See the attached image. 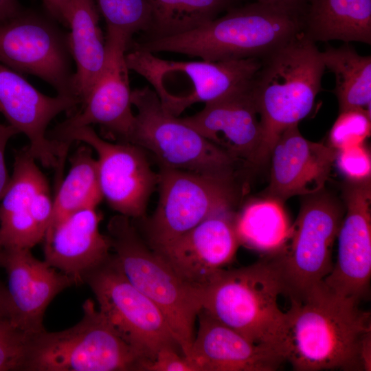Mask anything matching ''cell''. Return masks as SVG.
<instances>
[{
	"label": "cell",
	"instance_id": "cell-1",
	"mask_svg": "<svg viewBox=\"0 0 371 371\" xmlns=\"http://www.w3.org/2000/svg\"><path fill=\"white\" fill-rule=\"evenodd\" d=\"M359 301L322 282L287 313L284 353L295 370H363L361 350L371 337L370 314Z\"/></svg>",
	"mask_w": 371,
	"mask_h": 371
},
{
	"label": "cell",
	"instance_id": "cell-2",
	"mask_svg": "<svg viewBox=\"0 0 371 371\" xmlns=\"http://www.w3.org/2000/svg\"><path fill=\"white\" fill-rule=\"evenodd\" d=\"M260 60L251 87L262 139L251 167L265 165L282 133L310 113L326 69L315 43L302 30Z\"/></svg>",
	"mask_w": 371,
	"mask_h": 371
},
{
	"label": "cell",
	"instance_id": "cell-3",
	"mask_svg": "<svg viewBox=\"0 0 371 371\" xmlns=\"http://www.w3.org/2000/svg\"><path fill=\"white\" fill-rule=\"evenodd\" d=\"M302 30L301 16L258 1L236 6L192 31L133 43L157 52L199 57L207 61L261 58Z\"/></svg>",
	"mask_w": 371,
	"mask_h": 371
},
{
	"label": "cell",
	"instance_id": "cell-4",
	"mask_svg": "<svg viewBox=\"0 0 371 371\" xmlns=\"http://www.w3.org/2000/svg\"><path fill=\"white\" fill-rule=\"evenodd\" d=\"M281 294L284 295V286L277 258L267 255L247 267L216 273L201 287V310L251 341L284 356L287 313L279 306Z\"/></svg>",
	"mask_w": 371,
	"mask_h": 371
},
{
	"label": "cell",
	"instance_id": "cell-5",
	"mask_svg": "<svg viewBox=\"0 0 371 371\" xmlns=\"http://www.w3.org/2000/svg\"><path fill=\"white\" fill-rule=\"evenodd\" d=\"M111 251L128 280L162 311L188 357L202 309L201 289L180 277L143 238L131 218L116 214L107 224Z\"/></svg>",
	"mask_w": 371,
	"mask_h": 371
},
{
	"label": "cell",
	"instance_id": "cell-6",
	"mask_svg": "<svg viewBox=\"0 0 371 371\" xmlns=\"http://www.w3.org/2000/svg\"><path fill=\"white\" fill-rule=\"evenodd\" d=\"M159 199L148 217L133 224L155 251H159L207 218L232 211L240 190L235 175H212L159 166Z\"/></svg>",
	"mask_w": 371,
	"mask_h": 371
},
{
	"label": "cell",
	"instance_id": "cell-7",
	"mask_svg": "<svg viewBox=\"0 0 371 371\" xmlns=\"http://www.w3.org/2000/svg\"><path fill=\"white\" fill-rule=\"evenodd\" d=\"M82 311L72 327L34 335L27 371H144L142 359L91 299Z\"/></svg>",
	"mask_w": 371,
	"mask_h": 371
},
{
	"label": "cell",
	"instance_id": "cell-8",
	"mask_svg": "<svg viewBox=\"0 0 371 371\" xmlns=\"http://www.w3.org/2000/svg\"><path fill=\"white\" fill-rule=\"evenodd\" d=\"M126 65L152 86L163 109L178 117L191 105L218 99L251 81L260 58L229 61H177L131 48Z\"/></svg>",
	"mask_w": 371,
	"mask_h": 371
},
{
	"label": "cell",
	"instance_id": "cell-9",
	"mask_svg": "<svg viewBox=\"0 0 371 371\" xmlns=\"http://www.w3.org/2000/svg\"><path fill=\"white\" fill-rule=\"evenodd\" d=\"M137 110L128 143L150 152L159 166L212 175H235L237 159L179 117L167 113L149 86L131 91Z\"/></svg>",
	"mask_w": 371,
	"mask_h": 371
},
{
	"label": "cell",
	"instance_id": "cell-10",
	"mask_svg": "<svg viewBox=\"0 0 371 371\" xmlns=\"http://www.w3.org/2000/svg\"><path fill=\"white\" fill-rule=\"evenodd\" d=\"M82 282L95 295L100 311L142 359L144 371L163 348L181 351L162 311L128 280L113 254L88 271Z\"/></svg>",
	"mask_w": 371,
	"mask_h": 371
},
{
	"label": "cell",
	"instance_id": "cell-11",
	"mask_svg": "<svg viewBox=\"0 0 371 371\" xmlns=\"http://www.w3.org/2000/svg\"><path fill=\"white\" fill-rule=\"evenodd\" d=\"M284 247L274 254L291 300H302L330 274L332 248L343 220L344 210L330 194L307 195Z\"/></svg>",
	"mask_w": 371,
	"mask_h": 371
},
{
	"label": "cell",
	"instance_id": "cell-12",
	"mask_svg": "<svg viewBox=\"0 0 371 371\" xmlns=\"http://www.w3.org/2000/svg\"><path fill=\"white\" fill-rule=\"evenodd\" d=\"M58 24L44 10L32 8L0 21V63L38 77L58 95L77 99L69 33Z\"/></svg>",
	"mask_w": 371,
	"mask_h": 371
},
{
	"label": "cell",
	"instance_id": "cell-13",
	"mask_svg": "<svg viewBox=\"0 0 371 371\" xmlns=\"http://www.w3.org/2000/svg\"><path fill=\"white\" fill-rule=\"evenodd\" d=\"M56 142L71 145L80 142L97 153L98 172L102 197L119 214L136 220L146 216L158 173L151 168L146 150L128 142H110L91 126L49 134Z\"/></svg>",
	"mask_w": 371,
	"mask_h": 371
},
{
	"label": "cell",
	"instance_id": "cell-14",
	"mask_svg": "<svg viewBox=\"0 0 371 371\" xmlns=\"http://www.w3.org/2000/svg\"><path fill=\"white\" fill-rule=\"evenodd\" d=\"M131 43L132 39L123 33L106 29L104 65L82 102V109L57 124L47 134L96 124L116 141L128 142L135 114L125 55Z\"/></svg>",
	"mask_w": 371,
	"mask_h": 371
},
{
	"label": "cell",
	"instance_id": "cell-15",
	"mask_svg": "<svg viewBox=\"0 0 371 371\" xmlns=\"http://www.w3.org/2000/svg\"><path fill=\"white\" fill-rule=\"evenodd\" d=\"M78 104L74 98L45 95L21 74L0 63V113L18 133L27 137L30 153L44 167L56 169L67 153L61 144L48 137V125Z\"/></svg>",
	"mask_w": 371,
	"mask_h": 371
},
{
	"label": "cell",
	"instance_id": "cell-16",
	"mask_svg": "<svg viewBox=\"0 0 371 371\" xmlns=\"http://www.w3.org/2000/svg\"><path fill=\"white\" fill-rule=\"evenodd\" d=\"M346 215L338 237V256L325 286L359 302L368 293L371 274L370 179L343 185Z\"/></svg>",
	"mask_w": 371,
	"mask_h": 371
},
{
	"label": "cell",
	"instance_id": "cell-17",
	"mask_svg": "<svg viewBox=\"0 0 371 371\" xmlns=\"http://www.w3.org/2000/svg\"><path fill=\"white\" fill-rule=\"evenodd\" d=\"M0 268L7 275L11 321L31 333L45 330L47 306L58 293L75 284L70 277L36 258L30 249L0 248Z\"/></svg>",
	"mask_w": 371,
	"mask_h": 371
},
{
	"label": "cell",
	"instance_id": "cell-18",
	"mask_svg": "<svg viewBox=\"0 0 371 371\" xmlns=\"http://www.w3.org/2000/svg\"><path fill=\"white\" fill-rule=\"evenodd\" d=\"M337 151L330 145L304 138L297 124L285 129L270 155L266 199L282 203L292 196H307L323 190Z\"/></svg>",
	"mask_w": 371,
	"mask_h": 371
},
{
	"label": "cell",
	"instance_id": "cell-19",
	"mask_svg": "<svg viewBox=\"0 0 371 371\" xmlns=\"http://www.w3.org/2000/svg\"><path fill=\"white\" fill-rule=\"evenodd\" d=\"M234 218L233 210L212 215L155 251L184 280L201 288L232 261L240 245Z\"/></svg>",
	"mask_w": 371,
	"mask_h": 371
},
{
	"label": "cell",
	"instance_id": "cell-20",
	"mask_svg": "<svg viewBox=\"0 0 371 371\" xmlns=\"http://www.w3.org/2000/svg\"><path fill=\"white\" fill-rule=\"evenodd\" d=\"M253 80V79H252ZM205 104L180 120L238 161L250 166L262 139V126L251 82Z\"/></svg>",
	"mask_w": 371,
	"mask_h": 371
},
{
	"label": "cell",
	"instance_id": "cell-21",
	"mask_svg": "<svg viewBox=\"0 0 371 371\" xmlns=\"http://www.w3.org/2000/svg\"><path fill=\"white\" fill-rule=\"evenodd\" d=\"M187 358L196 371H273L286 361L271 347L256 344L201 310Z\"/></svg>",
	"mask_w": 371,
	"mask_h": 371
},
{
	"label": "cell",
	"instance_id": "cell-22",
	"mask_svg": "<svg viewBox=\"0 0 371 371\" xmlns=\"http://www.w3.org/2000/svg\"><path fill=\"white\" fill-rule=\"evenodd\" d=\"M101 214L96 207L78 210L47 230L43 240L44 260L70 277L76 285L111 254L106 234L100 232Z\"/></svg>",
	"mask_w": 371,
	"mask_h": 371
},
{
	"label": "cell",
	"instance_id": "cell-23",
	"mask_svg": "<svg viewBox=\"0 0 371 371\" xmlns=\"http://www.w3.org/2000/svg\"><path fill=\"white\" fill-rule=\"evenodd\" d=\"M36 161L27 146L15 153L13 172L0 201V248L31 249L43 240L32 207L38 193L49 187Z\"/></svg>",
	"mask_w": 371,
	"mask_h": 371
},
{
	"label": "cell",
	"instance_id": "cell-24",
	"mask_svg": "<svg viewBox=\"0 0 371 371\" xmlns=\"http://www.w3.org/2000/svg\"><path fill=\"white\" fill-rule=\"evenodd\" d=\"M302 31L311 40L371 43V0H306Z\"/></svg>",
	"mask_w": 371,
	"mask_h": 371
},
{
	"label": "cell",
	"instance_id": "cell-25",
	"mask_svg": "<svg viewBox=\"0 0 371 371\" xmlns=\"http://www.w3.org/2000/svg\"><path fill=\"white\" fill-rule=\"evenodd\" d=\"M69 45L76 63L74 91L80 104L100 75L106 56L105 39L99 26L95 0H70Z\"/></svg>",
	"mask_w": 371,
	"mask_h": 371
},
{
	"label": "cell",
	"instance_id": "cell-26",
	"mask_svg": "<svg viewBox=\"0 0 371 371\" xmlns=\"http://www.w3.org/2000/svg\"><path fill=\"white\" fill-rule=\"evenodd\" d=\"M69 161L68 173L57 182L53 198V214L47 231L78 210L97 207L103 199L97 160L91 148L87 144L78 146L70 157Z\"/></svg>",
	"mask_w": 371,
	"mask_h": 371
},
{
	"label": "cell",
	"instance_id": "cell-27",
	"mask_svg": "<svg viewBox=\"0 0 371 371\" xmlns=\"http://www.w3.org/2000/svg\"><path fill=\"white\" fill-rule=\"evenodd\" d=\"M242 0H146L150 23L144 40L192 31L238 6Z\"/></svg>",
	"mask_w": 371,
	"mask_h": 371
},
{
	"label": "cell",
	"instance_id": "cell-28",
	"mask_svg": "<svg viewBox=\"0 0 371 371\" xmlns=\"http://www.w3.org/2000/svg\"><path fill=\"white\" fill-rule=\"evenodd\" d=\"M325 68L335 77L334 93L339 113L364 109L370 113L371 56H361L348 43L321 52Z\"/></svg>",
	"mask_w": 371,
	"mask_h": 371
},
{
	"label": "cell",
	"instance_id": "cell-29",
	"mask_svg": "<svg viewBox=\"0 0 371 371\" xmlns=\"http://www.w3.org/2000/svg\"><path fill=\"white\" fill-rule=\"evenodd\" d=\"M234 227L240 245L267 255L278 253L291 232L282 203L269 199L246 205L235 215Z\"/></svg>",
	"mask_w": 371,
	"mask_h": 371
},
{
	"label": "cell",
	"instance_id": "cell-30",
	"mask_svg": "<svg viewBox=\"0 0 371 371\" xmlns=\"http://www.w3.org/2000/svg\"><path fill=\"white\" fill-rule=\"evenodd\" d=\"M106 29L117 30L129 38L148 32L150 10L146 0H95Z\"/></svg>",
	"mask_w": 371,
	"mask_h": 371
},
{
	"label": "cell",
	"instance_id": "cell-31",
	"mask_svg": "<svg viewBox=\"0 0 371 371\" xmlns=\"http://www.w3.org/2000/svg\"><path fill=\"white\" fill-rule=\"evenodd\" d=\"M35 334L25 331L11 320L0 322V371H27Z\"/></svg>",
	"mask_w": 371,
	"mask_h": 371
},
{
	"label": "cell",
	"instance_id": "cell-32",
	"mask_svg": "<svg viewBox=\"0 0 371 371\" xmlns=\"http://www.w3.org/2000/svg\"><path fill=\"white\" fill-rule=\"evenodd\" d=\"M370 113L364 109L340 112L329 133V145L336 150L363 144L370 135Z\"/></svg>",
	"mask_w": 371,
	"mask_h": 371
},
{
	"label": "cell",
	"instance_id": "cell-33",
	"mask_svg": "<svg viewBox=\"0 0 371 371\" xmlns=\"http://www.w3.org/2000/svg\"><path fill=\"white\" fill-rule=\"evenodd\" d=\"M335 161L347 180L360 181L370 179V154L363 144L337 150Z\"/></svg>",
	"mask_w": 371,
	"mask_h": 371
},
{
	"label": "cell",
	"instance_id": "cell-34",
	"mask_svg": "<svg viewBox=\"0 0 371 371\" xmlns=\"http://www.w3.org/2000/svg\"><path fill=\"white\" fill-rule=\"evenodd\" d=\"M145 371H196L190 361L181 352L172 347H165L157 353Z\"/></svg>",
	"mask_w": 371,
	"mask_h": 371
},
{
	"label": "cell",
	"instance_id": "cell-35",
	"mask_svg": "<svg viewBox=\"0 0 371 371\" xmlns=\"http://www.w3.org/2000/svg\"><path fill=\"white\" fill-rule=\"evenodd\" d=\"M16 134L18 132L12 126L0 122V201L8 188L10 179L5 166V151L10 138Z\"/></svg>",
	"mask_w": 371,
	"mask_h": 371
},
{
	"label": "cell",
	"instance_id": "cell-36",
	"mask_svg": "<svg viewBox=\"0 0 371 371\" xmlns=\"http://www.w3.org/2000/svg\"><path fill=\"white\" fill-rule=\"evenodd\" d=\"M70 0H42L43 10L60 24L68 27Z\"/></svg>",
	"mask_w": 371,
	"mask_h": 371
},
{
	"label": "cell",
	"instance_id": "cell-37",
	"mask_svg": "<svg viewBox=\"0 0 371 371\" xmlns=\"http://www.w3.org/2000/svg\"><path fill=\"white\" fill-rule=\"evenodd\" d=\"M260 3L278 8L302 16L306 0H256Z\"/></svg>",
	"mask_w": 371,
	"mask_h": 371
},
{
	"label": "cell",
	"instance_id": "cell-38",
	"mask_svg": "<svg viewBox=\"0 0 371 371\" xmlns=\"http://www.w3.org/2000/svg\"><path fill=\"white\" fill-rule=\"evenodd\" d=\"M23 8L18 0H0V21L14 16Z\"/></svg>",
	"mask_w": 371,
	"mask_h": 371
},
{
	"label": "cell",
	"instance_id": "cell-39",
	"mask_svg": "<svg viewBox=\"0 0 371 371\" xmlns=\"http://www.w3.org/2000/svg\"><path fill=\"white\" fill-rule=\"evenodd\" d=\"M11 307L6 285L0 279V322L11 320Z\"/></svg>",
	"mask_w": 371,
	"mask_h": 371
}]
</instances>
